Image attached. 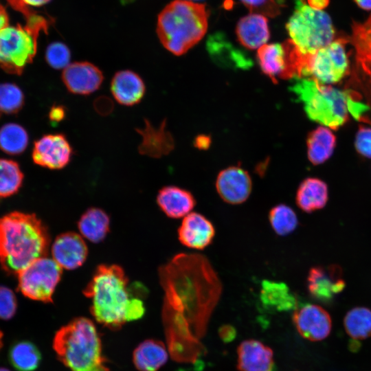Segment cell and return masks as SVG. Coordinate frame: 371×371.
<instances>
[{
  "label": "cell",
  "instance_id": "obj_1",
  "mask_svg": "<svg viewBox=\"0 0 371 371\" xmlns=\"http://www.w3.org/2000/svg\"><path fill=\"white\" fill-rule=\"evenodd\" d=\"M159 278L170 354L178 362L193 363L205 352L200 339L220 299L222 283L209 260L194 253L175 256L161 267Z\"/></svg>",
  "mask_w": 371,
  "mask_h": 371
},
{
  "label": "cell",
  "instance_id": "obj_2",
  "mask_svg": "<svg viewBox=\"0 0 371 371\" xmlns=\"http://www.w3.org/2000/svg\"><path fill=\"white\" fill-rule=\"evenodd\" d=\"M84 295L91 300L90 311L95 319L113 330L145 313L142 301L129 289L128 278L118 265L99 266Z\"/></svg>",
  "mask_w": 371,
  "mask_h": 371
},
{
  "label": "cell",
  "instance_id": "obj_3",
  "mask_svg": "<svg viewBox=\"0 0 371 371\" xmlns=\"http://www.w3.org/2000/svg\"><path fill=\"white\" fill-rule=\"evenodd\" d=\"M47 230L36 215L13 212L0 218V263L8 273L18 274L46 256Z\"/></svg>",
  "mask_w": 371,
  "mask_h": 371
},
{
  "label": "cell",
  "instance_id": "obj_4",
  "mask_svg": "<svg viewBox=\"0 0 371 371\" xmlns=\"http://www.w3.org/2000/svg\"><path fill=\"white\" fill-rule=\"evenodd\" d=\"M53 348L70 371H110L97 328L88 318L76 317L61 327L54 335Z\"/></svg>",
  "mask_w": 371,
  "mask_h": 371
},
{
  "label": "cell",
  "instance_id": "obj_5",
  "mask_svg": "<svg viewBox=\"0 0 371 371\" xmlns=\"http://www.w3.org/2000/svg\"><path fill=\"white\" fill-rule=\"evenodd\" d=\"M209 13L204 4L174 0L159 13L157 33L163 46L175 55L186 53L205 36Z\"/></svg>",
  "mask_w": 371,
  "mask_h": 371
},
{
  "label": "cell",
  "instance_id": "obj_6",
  "mask_svg": "<svg viewBox=\"0 0 371 371\" xmlns=\"http://www.w3.org/2000/svg\"><path fill=\"white\" fill-rule=\"evenodd\" d=\"M290 88L304 104L307 116L315 122L337 130L348 120L346 91L322 84L312 78H295Z\"/></svg>",
  "mask_w": 371,
  "mask_h": 371
},
{
  "label": "cell",
  "instance_id": "obj_7",
  "mask_svg": "<svg viewBox=\"0 0 371 371\" xmlns=\"http://www.w3.org/2000/svg\"><path fill=\"white\" fill-rule=\"evenodd\" d=\"M286 27L290 39L304 54L313 53L336 38L328 14L311 8L304 0H296L295 11Z\"/></svg>",
  "mask_w": 371,
  "mask_h": 371
},
{
  "label": "cell",
  "instance_id": "obj_8",
  "mask_svg": "<svg viewBox=\"0 0 371 371\" xmlns=\"http://www.w3.org/2000/svg\"><path fill=\"white\" fill-rule=\"evenodd\" d=\"M346 37L336 38L317 51L305 54L301 78H312L322 84H335L349 73Z\"/></svg>",
  "mask_w": 371,
  "mask_h": 371
},
{
  "label": "cell",
  "instance_id": "obj_9",
  "mask_svg": "<svg viewBox=\"0 0 371 371\" xmlns=\"http://www.w3.org/2000/svg\"><path fill=\"white\" fill-rule=\"evenodd\" d=\"M39 33L25 25H8L0 31V67L20 75L32 63L37 50Z\"/></svg>",
  "mask_w": 371,
  "mask_h": 371
},
{
  "label": "cell",
  "instance_id": "obj_10",
  "mask_svg": "<svg viewBox=\"0 0 371 371\" xmlns=\"http://www.w3.org/2000/svg\"><path fill=\"white\" fill-rule=\"evenodd\" d=\"M347 39L354 46L355 52L353 75L348 88L355 87V90L359 89L360 91L352 93L346 91L351 96H355L360 92L363 93L366 111L361 122H364L369 112H371V15L363 23L355 22L352 27V34ZM368 123L371 124V116Z\"/></svg>",
  "mask_w": 371,
  "mask_h": 371
},
{
  "label": "cell",
  "instance_id": "obj_11",
  "mask_svg": "<svg viewBox=\"0 0 371 371\" xmlns=\"http://www.w3.org/2000/svg\"><path fill=\"white\" fill-rule=\"evenodd\" d=\"M17 275L19 289L23 295L48 303L52 302L62 268L53 258L44 256L30 263Z\"/></svg>",
  "mask_w": 371,
  "mask_h": 371
},
{
  "label": "cell",
  "instance_id": "obj_12",
  "mask_svg": "<svg viewBox=\"0 0 371 371\" xmlns=\"http://www.w3.org/2000/svg\"><path fill=\"white\" fill-rule=\"evenodd\" d=\"M306 286L313 299L324 304H331L345 288L346 282L339 266H316L308 271Z\"/></svg>",
  "mask_w": 371,
  "mask_h": 371
},
{
  "label": "cell",
  "instance_id": "obj_13",
  "mask_svg": "<svg viewBox=\"0 0 371 371\" xmlns=\"http://www.w3.org/2000/svg\"><path fill=\"white\" fill-rule=\"evenodd\" d=\"M72 153V148L63 134H48L34 142L32 159L38 166L57 170L69 164Z\"/></svg>",
  "mask_w": 371,
  "mask_h": 371
},
{
  "label": "cell",
  "instance_id": "obj_14",
  "mask_svg": "<svg viewBox=\"0 0 371 371\" xmlns=\"http://www.w3.org/2000/svg\"><path fill=\"white\" fill-rule=\"evenodd\" d=\"M293 322L300 335L309 341L323 340L331 331L332 320L329 313L317 305L306 304L295 309Z\"/></svg>",
  "mask_w": 371,
  "mask_h": 371
},
{
  "label": "cell",
  "instance_id": "obj_15",
  "mask_svg": "<svg viewBox=\"0 0 371 371\" xmlns=\"http://www.w3.org/2000/svg\"><path fill=\"white\" fill-rule=\"evenodd\" d=\"M216 189L225 202L238 205L249 198L252 190V181L245 169L240 166H230L218 173Z\"/></svg>",
  "mask_w": 371,
  "mask_h": 371
},
{
  "label": "cell",
  "instance_id": "obj_16",
  "mask_svg": "<svg viewBox=\"0 0 371 371\" xmlns=\"http://www.w3.org/2000/svg\"><path fill=\"white\" fill-rule=\"evenodd\" d=\"M62 80L67 90L77 95H89L101 86L104 76L95 65L80 61L70 63L62 74Z\"/></svg>",
  "mask_w": 371,
  "mask_h": 371
},
{
  "label": "cell",
  "instance_id": "obj_17",
  "mask_svg": "<svg viewBox=\"0 0 371 371\" xmlns=\"http://www.w3.org/2000/svg\"><path fill=\"white\" fill-rule=\"evenodd\" d=\"M52 258L61 268L72 270L86 260L88 248L82 237L74 232L58 235L52 247Z\"/></svg>",
  "mask_w": 371,
  "mask_h": 371
},
{
  "label": "cell",
  "instance_id": "obj_18",
  "mask_svg": "<svg viewBox=\"0 0 371 371\" xmlns=\"http://www.w3.org/2000/svg\"><path fill=\"white\" fill-rule=\"evenodd\" d=\"M215 229L212 222L198 212H190L184 216L178 229L179 241L186 247L203 249L210 245L214 237Z\"/></svg>",
  "mask_w": 371,
  "mask_h": 371
},
{
  "label": "cell",
  "instance_id": "obj_19",
  "mask_svg": "<svg viewBox=\"0 0 371 371\" xmlns=\"http://www.w3.org/2000/svg\"><path fill=\"white\" fill-rule=\"evenodd\" d=\"M237 353V368L240 371H276L272 350L259 341H243Z\"/></svg>",
  "mask_w": 371,
  "mask_h": 371
},
{
  "label": "cell",
  "instance_id": "obj_20",
  "mask_svg": "<svg viewBox=\"0 0 371 371\" xmlns=\"http://www.w3.org/2000/svg\"><path fill=\"white\" fill-rule=\"evenodd\" d=\"M111 91L120 104L133 106L142 100L146 87L137 74L131 70H121L115 73L111 80Z\"/></svg>",
  "mask_w": 371,
  "mask_h": 371
},
{
  "label": "cell",
  "instance_id": "obj_21",
  "mask_svg": "<svg viewBox=\"0 0 371 371\" xmlns=\"http://www.w3.org/2000/svg\"><path fill=\"white\" fill-rule=\"evenodd\" d=\"M236 33L243 46L249 49H258L269 38L267 19L262 14L251 13L239 20Z\"/></svg>",
  "mask_w": 371,
  "mask_h": 371
},
{
  "label": "cell",
  "instance_id": "obj_22",
  "mask_svg": "<svg viewBox=\"0 0 371 371\" xmlns=\"http://www.w3.org/2000/svg\"><path fill=\"white\" fill-rule=\"evenodd\" d=\"M157 201L161 210L173 218L186 216L196 205V200L190 192L174 186L161 189Z\"/></svg>",
  "mask_w": 371,
  "mask_h": 371
},
{
  "label": "cell",
  "instance_id": "obj_23",
  "mask_svg": "<svg viewBox=\"0 0 371 371\" xmlns=\"http://www.w3.org/2000/svg\"><path fill=\"white\" fill-rule=\"evenodd\" d=\"M328 200V186L318 178H306L300 183L296 192V204L300 210L306 213L322 209Z\"/></svg>",
  "mask_w": 371,
  "mask_h": 371
},
{
  "label": "cell",
  "instance_id": "obj_24",
  "mask_svg": "<svg viewBox=\"0 0 371 371\" xmlns=\"http://www.w3.org/2000/svg\"><path fill=\"white\" fill-rule=\"evenodd\" d=\"M260 296L262 305L272 311H288L297 308L295 295L284 282L263 280Z\"/></svg>",
  "mask_w": 371,
  "mask_h": 371
},
{
  "label": "cell",
  "instance_id": "obj_25",
  "mask_svg": "<svg viewBox=\"0 0 371 371\" xmlns=\"http://www.w3.org/2000/svg\"><path fill=\"white\" fill-rule=\"evenodd\" d=\"M139 133L142 137L139 151L142 155L160 157L173 149V138L170 133L166 131L164 123L157 128L146 120L144 128L139 130Z\"/></svg>",
  "mask_w": 371,
  "mask_h": 371
},
{
  "label": "cell",
  "instance_id": "obj_26",
  "mask_svg": "<svg viewBox=\"0 0 371 371\" xmlns=\"http://www.w3.org/2000/svg\"><path fill=\"white\" fill-rule=\"evenodd\" d=\"M168 354L163 342L146 339L135 349L133 361L139 371H157L168 360Z\"/></svg>",
  "mask_w": 371,
  "mask_h": 371
},
{
  "label": "cell",
  "instance_id": "obj_27",
  "mask_svg": "<svg viewBox=\"0 0 371 371\" xmlns=\"http://www.w3.org/2000/svg\"><path fill=\"white\" fill-rule=\"evenodd\" d=\"M336 138L330 128L321 126L312 131L306 139L308 159L313 165L323 164L332 155Z\"/></svg>",
  "mask_w": 371,
  "mask_h": 371
},
{
  "label": "cell",
  "instance_id": "obj_28",
  "mask_svg": "<svg viewBox=\"0 0 371 371\" xmlns=\"http://www.w3.org/2000/svg\"><path fill=\"white\" fill-rule=\"evenodd\" d=\"M109 217L102 210L88 209L80 217L78 227L81 234L89 240L97 243L105 238L109 231Z\"/></svg>",
  "mask_w": 371,
  "mask_h": 371
},
{
  "label": "cell",
  "instance_id": "obj_29",
  "mask_svg": "<svg viewBox=\"0 0 371 371\" xmlns=\"http://www.w3.org/2000/svg\"><path fill=\"white\" fill-rule=\"evenodd\" d=\"M257 59L262 72L277 82L285 69V55L282 44H265L258 49Z\"/></svg>",
  "mask_w": 371,
  "mask_h": 371
},
{
  "label": "cell",
  "instance_id": "obj_30",
  "mask_svg": "<svg viewBox=\"0 0 371 371\" xmlns=\"http://www.w3.org/2000/svg\"><path fill=\"white\" fill-rule=\"evenodd\" d=\"M9 360L19 371H34L39 366L41 355L38 348L28 341L14 344L9 351Z\"/></svg>",
  "mask_w": 371,
  "mask_h": 371
},
{
  "label": "cell",
  "instance_id": "obj_31",
  "mask_svg": "<svg viewBox=\"0 0 371 371\" xmlns=\"http://www.w3.org/2000/svg\"><path fill=\"white\" fill-rule=\"evenodd\" d=\"M344 325L347 334L355 340L365 339L371 336V310L357 306L346 314Z\"/></svg>",
  "mask_w": 371,
  "mask_h": 371
},
{
  "label": "cell",
  "instance_id": "obj_32",
  "mask_svg": "<svg viewBox=\"0 0 371 371\" xmlns=\"http://www.w3.org/2000/svg\"><path fill=\"white\" fill-rule=\"evenodd\" d=\"M28 135L25 129L15 123H8L0 128V149L10 155L23 153L27 146Z\"/></svg>",
  "mask_w": 371,
  "mask_h": 371
},
{
  "label": "cell",
  "instance_id": "obj_33",
  "mask_svg": "<svg viewBox=\"0 0 371 371\" xmlns=\"http://www.w3.org/2000/svg\"><path fill=\"white\" fill-rule=\"evenodd\" d=\"M23 179V172L16 161L0 159V197L14 194L21 186Z\"/></svg>",
  "mask_w": 371,
  "mask_h": 371
},
{
  "label": "cell",
  "instance_id": "obj_34",
  "mask_svg": "<svg viewBox=\"0 0 371 371\" xmlns=\"http://www.w3.org/2000/svg\"><path fill=\"white\" fill-rule=\"evenodd\" d=\"M269 221L276 234L281 236L292 233L298 225L294 210L284 203L276 205L270 210Z\"/></svg>",
  "mask_w": 371,
  "mask_h": 371
},
{
  "label": "cell",
  "instance_id": "obj_35",
  "mask_svg": "<svg viewBox=\"0 0 371 371\" xmlns=\"http://www.w3.org/2000/svg\"><path fill=\"white\" fill-rule=\"evenodd\" d=\"M24 95L21 89L12 83L0 84V112L17 113L23 106Z\"/></svg>",
  "mask_w": 371,
  "mask_h": 371
},
{
  "label": "cell",
  "instance_id": "obj_36",
  "mask_svg": "<svg viewBox=\"0 0 371 371\" xmlns=\"http://www.w3.org/2000/svg\"><path fill=\"white\" fill-rule=\"evenodd\" d=\"M71 52L68 47L61 42L49 44L45 52V60L51 67L65 69L69 64Z\"/></svg>",
  "mask_w": 371,
  "mask_h": 371
},
{
  "label": "cell",
  "instance_id": "obj_37",
  "mask_svg": "<svg viewBox=\"0 0 371 371\" xmlns=\"http://www.w3.org/2000/svg\"><path fill=\"white\" fill-rule=\"evenodd\" d=\"M251 13L275 17L280 13V7L276 0H238Z\"/></svg>",
  "mask_w": 371,
  "mask_h": 371
},
{
  "label": "cell",
  "instance_id": "obj_38",
  "mask_svg": "<svg viewBox=\"0 0 371 371\" xmlns=\"http://www.w3.org/2000/svg\"><path fill=\"white\" fill-rule=\"evenodd\" d=\"M16 298L13 291L8 287L0 286V319L12 318L16 311Z\"/></svg>",
  "mask_w": 371,
  "mask_h": 371
},
{
  "label": "cell",
  "instance_id": "obj_39",
  "mask_svg": "<svg viewBox=\"0 0 371 371\" xmlns=\"http://www.w3.org/2000/svg\"><path fill=\"white\" fill-rule=\"evenodd\" d=\"M355 146L361 156L371 158V128L359 126L355 136Z\"/></svg>",
  "mask_w": 371,
  "mask_h": 371
},
{
  "label": "cell",
  "instance_id": "obj_40",
  "mask_svg": "<svg viewBox=\"0 0 371 371\" xmlns=\"http://www.w3.org/2000/svg\"><path fill=\"white\" fill-rule=\"evenodd\" d=\"M65 116L66 110L62 105H54L49 112V118L52 123L61 122Z\"/></svg>",
  "mask_w": 371,
  "mask_h": 371
},
{
  "label": "cell",
  "instance_id": "obj_41",
  "mask_svg": "<svg viewBox=\"0 0 371 371\" xmlns=\"http://www.w3.org/2000/svg\"><path fill=\"white\" fill-rule=\"evenodd\" d=\"M219 336L224 342L232 341L236 337V331L230 325H224L219 329Z\"/></svg>",
  "mask_w": 371,
  "mask_h": 371
},
{
  "label": "cell",
  "instance_id": "obj_42",
  "mask_svg": "<svg viewBox=\"0 0 371 371\" xmlns=\"http://www.w3.org/2000/svg\"><path fill=\"white\" fill-rule=\"evenodd\" d=\"M9 25V17L5 8L0 2V31Z\"/></svg>",
  "mask_w": 371,
  "mask_h": 371
},
{
  "label": "cell",
  "instance_id": "obj_43",
  "mask_svg": "<svg viewBox=\"0 0 371 371\" xmlns=\"http://www.w3.org/2000/svg\"><path fill=\"white\" fill-rule=\"evenodd\" d=\"M329 0H308V4L311 8L322 10L327 6Z\"/></svg>",
  "mask_w": 371,
  "mask_h": 371
},
{
  "label": "cell",
  "instance_id": "obj_44",
  "mask_svg": "<svg viewBox=\"0 0 371 371\" xmlns=\"http://www.w3.org/2000/svg\"><path fill=\"white\" fill-rule=\"evenodd\" d=\"M22 3L26 5H32V6H41L43 5L48 2H49L51 0H19Z\"/></svg>",
  "mask_w": 371,
  "mask_h": 371
},
{
  "label": "cell",
  "instance_id": "obj_45",
  "mask_svg": "<svg viewBox=\"0 0 371 371\" xmlns=\"http://www.w3.org/2000/svg\"><path fill=\"white\" fill-rule=\"evenodd\" d=\"M355 1L360 8L371 10V0H355Z\"/></svg>",
  "mask_w": 371,
  "mask_h": 371
},
{
  "label": "cell",
  "instance_id": "obj_46",
  "mask_svg": "<svg viewBox=\"0 0 371 371\" xmlns=\"http://www.w3.org/2000/svg\"><path fill=\"white\" fill-rule=\"evenodd\" d=\"M2 339H3V333H2V332L0 330V349L1 348L2 345H3Z\"/></svg>",
  "mask_w": 371,
  "mask_h": 371
},
{
  "label": "cell",
  "instance_id": "obj_47",
  "mask_svg": "<svg viewBox=\"0 0 371 371\" xmlns=\"http://www.w3.org/2000/svg\"><path fill=\"white\" fill-rule=\"evenodd\" d=\"M120 1L123 3H128L133 1L134 0H120Z\"/></svg>",
  "mask_w": 371,
  "mask_h": 371
},
{
  "label": "cell",
  "instance_id": "obj_48",
  "mask_svg": "<svg viewBox=\"0 0 371 371\" xmlns=\"http://www.w3.org/2000/svg\"><path fill=\"white\" fill-rule=\"evenodd\" d=\"M0 371H10V370L4 368H0Z\"/></svg>",
  "mask_w": 371,
  "mask_h": 371
},
{
  "label": "cell",
  "instance_id": "obj_49",
  "mask_svg": "<svg viewBox=\"0 0 371 371\" xmlns=\"http://www.w3.org/2000/svg\"><path fill=\"white\" fill-rule=\"evenodd\" d=\"M186 1H190V0H186Z\"/></svg>",
  "mask_w": 371,
  "mask_h": 371
},
{
  "label": "cell",
  "instance_id": "obj_50",
  "mask_svg": "<svg viewBox=\"0 0 371 371\" xmlns=\"http://www.w3.org/2000/svg\"><path fill=\"white\" fill-rule=\"evenodd\" d=\"M0 115H1V112H0Z\"/></svg>",
  "mask_w": 371,
  "mask_h": 371
}]
</instances>
